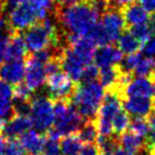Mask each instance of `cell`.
<instances>
[{"instance_id": "9a60e30c", "label": "cell", "mask_w": 155, "mask_h": 155, "mask_svg": "<svg viewBox=\"0 0 155 155\" xmlns=\"http://www.w3.org/2000/svg\"><path fill=\"white\" fill-rule=\"evenodd\" d=\"M25 75V61H5L0 64V78L11 85L22 82Z\"/></svg>"}, {"instance_id": "8992f818", "label": "cell", "mask_w": 155, "mask_h": 155, "mask_svg": "<svg viewBox=\"0 0 155 155\" xmlns=\"http://www.w3.org/2000/svg\"><path fill=\"white\" fill-rule=\"evenodd\" d=\"M33 126L40 132H47L54 124V101L48 96H38L31 101Z\"/></svg>"}, {"instance_id": "ac0fdd59", "label": "cell", "mask_w": 155, "mask_h": 155, "mask_svg": "<svg viewBox=\"0 0 155 155\" xmlns=\"http://www.w3.org/2000/svg\"><path fill=\"white\" fill-rule=\"evenodd\" d=\"M118 143L129 155H139L140 152L147 147L143 137L138 136L131 131L124 132L123 134L119 135Z\"/></svg>"}, {"instance_id": "bcb514c9", "label": "cell", "mask_w": 155, "mask_h": 155, "mask_svg": "<svg viewBox=\"0 0 155 155\" xmlns=\"http://www.w3.org/2000/svg\"><path fill=\"white\" fill-rule=\"evenodd\" d=\"M154 112H155V101H154Z\"/></svg>"}, {"instance_id": "603a6c76", "label": "cell", "mask_w": 155, "mask_h": 155, "mask_svg": "<svg viewBox=\"0 0 155 155\" xmlns=\"http://www.w3.org/2000/svg\"><path fill=\"white\" fill-rule=\"evenodd\" d=\"M82 141L77 133L70 134L61 140L60 149L62 155H79L82 148Z\"/></svg>"}, {"instance_id": "1f68e13d", "label": "cell", "mask_w": 155, "mask_h": 155, "mask_svg": "<svg viewBox=\"0 0 155 155\" xmlns=\"http://www.w3.org/2000/svg\"><path fill=\"white\" fill-rule=\"evenodd\" d=\"M25 150L22 148L20 141L16 138H11L6 141L5 155H25Z\"/></svg>"}, {"instance_id": "4fadbf2b", "label": "cell", "mask_w": 155, "mask_h": 155, "mask_svg": "<svg viewBox=\"0 0 155 155\" xmlns=\"http://www.w3.org/2000/svg\"><path fill=\"white\" fill-rule=\"evenodd\" d=\"M28 50L25 38L20 35V32L8 30V43L4 50V61L23 60L29 55Z\"/></svg>"}, {"instance_id": "d4e9b609", "label": "cell", "mask_w": 155, "mask_h": 155, "mask_svg": "<svg viewBox=\"0 0 155 155\" xmlns=\"http://www.w3.org/2000/svg\"><path fill=\"white\" fill-rule=\"evenodd\" d=\"M136 77H149L151 78L155 73V58L146 56L141 58L133 71Z\"/></svg>"}, {"instance_id": "836d02e7", "label": "cell", "mask_w": 155, "mask_h": 155, "mask_svg": "<svg viewBox=\"0 0 155 155\" xmlns=\"http://www.w3.org/2000/svg\"><path fill=\"white\" fill-rule=\"evenodd\" d=\"M143 53L146 56H155V36L143 44Z\"/></svg>"}, {"instance_id": "ab89813d", "label": "cell", "mask_w": 155, "mask_h": 155, "mask_svg": "<svg viewBox=\"0 0 155 155\" xmlns=\"http://www.w3.org/2000/svg\"><path fill=\"white\" fill-rule=\"evenodd\" d=\"M5 146H6L5 137L0 134V155H5Z\"/></svg>"}, {"instance_id": "d6986e66", "label": "cell", "mask_w": 155, "mask_h": 155, "mask_svg": "<svg viewBox=\"0 0 155 155\" xmlns=\"http://www.w3.org/2000/svg\"><path fill=\"white\" fill-rule=\"evenodd\" d=\"M19 141L27 153H41L43 151V148H45V136L38 133L37 131L30 130L23 135H21Z\"/></svg>"}, {"instance_id": "e0dca14e", "label": "cell", "mask_w": 155, "mask_h": 155, "mask_svg": "<svg viewBox=\"0 0 155 155\" xmlns=\"http://www.w3.org/2000/svg\"><path fill=\"white\" fill-rule=\"evenodd\" d=\"M123 16L126 21V25L128 27L135 25H139V23H145L149 20L150 16L148 12L141 6L140 3H132L128 4V5L124 6L120 9Z\"/></svg>"}, {"instance_id": "d590c367", "label": "cell", "mask_w": 155, "mask_h": 155, "mask_svg": "<svg viewBox=\"0 0 155 155\" xmlns=\"http://www.w3.org/2000/svg\"><path fill=\"white\" fill-rule=\"evenodd\" d=\"M3 29L0 30V64L3 63L4 61V50H5V46L8 43V34L4 35L2 33Z\"/></svg>"}, {"instance_id": "5b68a950", "label": "cell", "mask_w": 155, "mask_h": 155, "mask_svg": "<svg viewBox=\"0 0 155 155\" xmlns=\"http://www.w3.org/2000/svg\"><path fill=\"white\" fill-rule=\"evenodd\" d=\"M121 111V99L115 91H107L101 102L95 123L100 136L110 137L114 134L113 119Z\"/></svg>"}, {"instance_id": "9c48e42d", "label": "cell", "mask_w": 155, "mask_h": 155, "mask_svg": "<svg viewBox=\"0 0 155 155\" xmlns=\"http://www.w3.org/2000/svg\"><path fill=\"white\" fill-rule=\"evenodd\" d=\"M60 61H61L62 70L69 76L74 82H79L82 71L87 66L84 62L76 54L70 45H63L60 51Z\"/></svg>"}, {"instance_id": "44dd1931", "label": "cell", "mask_w": 155, "mask_h": 155, "mask_svg": "<svg viewBox=\"0 0 155 155\" xmlns=\"http://www.w3.org/2000/svg\"><path fill=\"white\" fill-rule=\"evenodd\" d=\"M120 77V69L118 65L101 68L99 72L100 84L104 87L107 91H115Z\"/></svg>"}, {"instance_id": "f35d334b", "label": "cell", "mask_w": 155, "mask_h": 155, "mask_svg": "<svg viewBox=\"0 0 155 155\" xmlns=\"http://www.w3.org/2000/svg\"><path fill=\"white\" fill-rule=\"evenodd\" d=\"M132 2H134V0H112L113 5L118 9L124 8V6L128 5V4L132 3Z\"/></svg>"}, {"instance_id": "ba28073f", "label": "cell", "mask_w": 155, "mask_h": 155, "mask_svg": "<svg viewBox=\"0 0 155 155\" xmlns=\"http://www.w3.org/2000/svg\"><path fill=\"white\" fill-rule=\"evenodd\" d=\"M100 26L106 34L108 43L113 44L118 41L127 27L120 9L112 5L106 12L102 13Z\"/></svg>"}, {"instance_id": "30bf717a", "label": "cell", "mask_w": 155, "mask_h": 155, "mask_svg": "<svg viewBox=\"0 0 155 155\" xmlns=\"http://www.w3.org/2000/svg\"><path fill=\"white\" fill-rule=\"evenodd\" d=\"M155 95V83L152 78L136 77L132 79L124 88L119 97L123 100L129 97H146L152 98Z\"/></svg>"}, {"instance_id": "6da1fadb", "label": "cell", "mask_w": 155, "mask_h": 155, "mask_svg": "<svg viewBox=\"0 0 155 155\" xmlns=\"http://www.w3.org/2000/svg\"><path fill=\"white\" fill-rule=\"evenodd\" d=\"M56 23L59 25L64 44L70 39L88 35L98 25L99 12L90 0H81L64 8H54Z\"/></svg>"}, {"instance_id": "ee69618b", "label": "cell", "mask_w": 155, "mask_h": 155, "mask_svg": "<svg viewBox=\"0 0 155 155\" xmlns=\"http://www.w3.org/2000/svg\"><path fill=\"white\" fill-rule=\"evenodd\" d=\"M4 27V20L2 18V13H0V30H2Z\"/></svg>"}, {"instance_id": "ffe728a7", "label": "cell", "mask_w": 155, "mask_h": 155, "mask_svg": "<svg viewBox=\"0 0 155 155\" xmlns=\"http://www.w3.org/2000/svg\"><path fill=\"white\" fill-rule=\"evenodd\" d=\"M12 99L13 88L8 83L0 78V117L10 119L15 114Z\"/></svg>"}, {"instance_id": "5bb4252c", "label": "cell", "mask_w": 155, "mask_h": 155, "mask_svg": "<svg viewBox=\"0 0 155 155\" xmlns=\"http://www.w3.org/2000/svg\"><path fill=\"white\" fill-rule=\"evenodd\" d=\"M127 113L134 117H148L154 111V101L152 98L129 97L121 100Z\"/></svg>"}, {"instance_id": "4316f807", "label": "cell", "mask_w": 155, "mask_h": 155, "mask_svg": "<svg viewBox=\"0 0 155 155\" xmlns=\"http://www.w3.org/2000/svg\"><path fill=\"white\" fill-rule=\"evenodd\" d=\"M130 131L140 137H147L149 133V123L143 117H134L130 122Z\"/></svg>"}, {"instance_id": "8fae6325", "label": "cell", "mask_w": 155, "mask_h": 155, "mask_svg": "<svg viewBox=\"0 0 155 155\" xmlns=\"http://www.w3.org/2000/svg\"><path fill=\"white\" fill-rule=\"evenodd\" d=\"M25 84L32 89L40 88L47 80L45 70V64L36 58L34 55H29L25 58Z\"/></svg>"}, {"instance_id": "d6a6232c", "label": "cell", "mask_w": 155, "mask_h": 155, "mask_svg": "<svg viewBox=\"0 0 155 155\" xmlns=\"http://www.w3.org/2000/svg\"><path fill=\"white\" fill-rule=\"evenodd\" d=\"M60 151L61 149H60V143H58V140L45 137V148H43V152L45 155H59Z\"/></svg>"}, {"instance_id": "cb8c5ba5", "label": "cell", "mask_w": 155, "mask_h": 155, "mask_svg": "<svg viewBox=\"0 0 155 155\" xmlns=\"http://www.w3.org/2000/svg\"><path fill=\"white\" fill-rule=\"evenodd\" d=\"M77 135L81 139L82 143H94L97 140L98 137V131L97 126L94 120H86L84 122L80 129L78 130Z\"/></svg>"}, {"instance_id": "8d00e7d4", "label": "cell", "mask_w": 155, "mask_h": 155, "mask_svg": "<svg viewBox=\"0 0 155 155\" xmlns=\"http://www.w3.org/2000/svg\"><path fill=\"white\" fill-rule=\"evenodd\" d=\"M138 1L148 13L155 14V0H138Z\"/></svg>"}, {"instance_id": "7a4b0ae2", "label": "cell", "mask_w": 155, "mask_h": 155, "mask_svg": "<svg viewBox=\"0 0 155 155\" xmlns=\"http://www.w3.org/2000/svg\"><path fill=\"white\" fill-rule=\"evenodd\" d=\"M54 0H23L13 8L6 18V26L11 31H25L34 23L47 18Z\"/></svg>"}, {"instance_id": "60d3db41", "label": "cell", "mask_w": 155, "mask_h": 155, "mask_svg": "<svg viewBox=\"0 0 155 155\" xmlns=\"http://www.w3.org/2000/svg\"><path fill=\"white\" fill-rule=\"evenodd\" d=\"M23 0H5V4H6V8H10L12 10L13 8L17 6L18 4H20Z\"/></svg>"}, {"instance_id": "83f0119b", "label": "cell", "mask_w": 155, "mask_h": 155, "mask_svg": "<svg viewBox=\"0 0 155 155\" xmlns=\"http://www.w3.org/2000/svg\"><path fill=\"white\" fill-rule=\"evenodd\" d=\"M129 32H130L134 37H136L138 39L141 44H145L148 39H150L152 37V34H151V31H150L148 23L131 26V27L129 28Z\"/></svg>"}, {"instance_id": "7bdbcfd3", "label": "cell", "mask_w": 155, "mask_h": 155, "mask_svg": "<svg viewBox=\"0 0 155 155\" xmlns=\"http://www.w3.org/2000/svg\"><path fill=\"white\" fill-rule=\"evenodd\" d=\"M5 124H6V120H5V118L0 117V134H1V132H3L4 126H5Z\"/></svg>"}, {"instance_id": "74e56055", "label": "cell", "mask_w": 155, "mask_h": 155, "mask_svg": "<svg viewBox=\"0 0 155 155\" xmlns=\"http://www.w3.org/2000/svg\"><path fill=\"white\" fill-rule=\"evenodd\" d=\"M79 1H81V0H54V6L64 8V6L72 5V4H75Z\"/></svg>"}, {"instance_id": "7c38bea8", "label": "cell", "mask_w": 155, "mask_h": 155, "mask_svg": "<svg viewBox=\"0 0 155 155\" xmlns=\"http://www.w3.org/2000/svg\"><path fill=\"white\" fill-rule=\"evenodd\" d=\"M123 52L118 47L113 45H102L99 46L94 52V62L98 68L118 65L123 60Z\"/></svg>"}, {"instance_id": "f1b7e54d", "label": "cell", "mask_w": 155, "mask_h": 155, "mask_svg": "<svg viewBox=\"0 0 155 155\" xmlns=\"http://www.w3.org/2000/svg\"><path fill=\"white\" fill-rule=\"evenodd\" d=\"M141 60V54L140 53H132L128 54L127 58H124L121 60V62L118 64L119 69L121 72L124 73H132L134 71L135 67L137 66V64L139 63V61Z\"/></svg>"}, {"instance_id": "e575fe53", "label": "cell", "mask_w": 155, "mask_h": 155, "mask_svg": "<svg viewBox=\"0 0 155 155\" xmlns=\"http://www.w3.org/2000/svg\"><path fill=\"white\" fill-rule=\"evenodd\" d=\"M79 155H99V148L95 143H86L81 148Z\"/></svg>"}, {"instance_id": "277c9868", "label": "cell", "mask_w": 155, "mask_h": 155, "mask_svg": "<svg viewBox=\"0 0 155 155\" xmlns=\"http://www.w3.org/2000/svg\"><path fill=\"white\" fill-rule=\"evenodd\" d=\"M86 120L82 118L71 100L54 101V126L60 135L68 136L77 133Z\"/></svg>"}, {"instance_id": "f546056e", "label": "cell", "mask_w": 155, "mask_h": 155, "mask_svg": "<svg viewBox=\"0 0 155 155\" xmlns=\"http://www.w3.org/2000/svg\"><path fill=\"white\" fill-rule=\"evenodd\" d=\"M32 89L27 84L19 83L13 87V99L14 101H32Z\"/></svg>"}, {"instance_id": "52a82bcc", "label": "cell", "mask_w": 155, "mask_h": 155, "mask_svg": "<svg viewBox=\"0 0 155 155\" xmlns=\"http://www.w3.org/2000/svg\"><path fill=\"white\" fill-rule=\"evenodd\" d=\"M45 83H47L48 96L53 101L71 100L77 86L76 82H74L63 70L48 76Z\"/></svg>"}, {"instance_id": "4dcf8cb0", "label": "cell", "mask_w": 155, "mask_h": 155, "mask_svg": "<svg viewBox=\"0 0 155 155\" xmlns=\"http://www.w3.org/2000/svg\"><path fill=\"white\" fill-rule=\"evenodd\" d=\"M97 78H99V70L98 67L95 64H89L84 67V71H82L81 78H80V83H87V82H93L96 81Z\"/></svg>"}, {"instance_id": "3957f363", "label": "cell", "mask_w": 155, "mask_h": 155, "mask_svg": "<svg viewBox=\"0 0 155 155\" xmlns=\"http://www.w3.org/2000/svg\"><path fill=\"white\" fill-rule=\"evenodd\" d=\"M104 97V87L100 83L96 81L78 83L71 102L84 120H94L97 116Z\"/></svg>"}, {"instance_id": "484cf974", "label": "cell", "mask_w": 155, "mask_h": 155, "mask_svg": "<svg viewBox=\"0 0 155 155\" xmlns=\"http://www.w3.org/2000/svg\"><path fill=\"white\" fill-rule=\"evenodd\" d=\"M130 115L126 112V111H120L116 116L113 119V131H114V134L117 137L120 134H123L124 132H126V130L130 125Z\"/></svg>"}, {"instance_id": "2e32d148", "label": "cell", "mask_w": 155, "mask_h": 155, "mask_svg": "<svg viewBox=\"0 0 155 155\" xmlns=\"http://www.w3.org/2000/svg\"><path fill=\"white\" fill-rule=\"evenodd\" d=\"M33 122L30 116L14 114L10 118V121L6 122L3 130V136L6 138H17L31 130Z\"/></svg>"}, {"instance_id": "f6af8a7d", "label": "cell", "mask_w": 155, "mask_h": 155, "mask_svg": "<svg viewBox=\"0 0 155 155\" xmlns=\"http://www.w3.org/2000/svg\"><path fill=\"white\" fill-rule=\"evenodd\" d=\"M32 155H45V154H42V153H36V154H32Z\"/></svg>"}, {"instance_id": "b9f144b4", "label": "cell", "mask_w": 155, "mask_h": 155, "mask_svg": "<svg viewBox=\"0 0 155 155\" xmlns=\"http://www.w3.org/2000/svg\"><path fill=\"white\" fill-rule=\"evenodd\" d=\"M113 155H129V154L120 147V145H119V143H118V145L115 147L114 152H113Z\"/></svg>"}, {"instance_id": "7dc6e473", "label": "cell", "mask_w": 155, "mask_h": 155, "mask_svg": "<svg viewBox=\"0 0 155 155\" xmlns=\"http://www.w3.org/2000/svg\"><path fill=\"white\" fill-rule=\"evenodd\" d=\"M109 1H111V2H112V0H109ZM113 4V3H112Z\"/></svg>"}, {"instance_id": "7402d4cb", "label": "cell", "mask_w": 155, "mask_h": 155, "mask_svg": "<svg viewBox=\"0 0 155 155\" xmlns=\"http://www.w3.org/2000/svg\"><path fill=\"white\" fill-rule=\"evenodd\" d=\"M143 44L138 41L136 37L132 35L129 31L123 32V34L120 35V37L117 41V46L121 50V52L124 54H132L135 53L139 50V48L141 47Z\"/></svg>"}]
</instances>
